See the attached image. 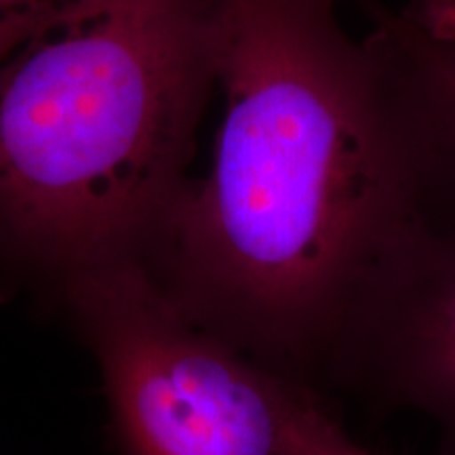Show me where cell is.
I'll list each match as a JSON object with an SVG mask.
<instances>
[{
  "label": "cell",
  "instance_id": "6da1fadb",
  "mask_svg": "<svg viewBox=\"0 0 455 455\" xmlns=\"http://www.w3.org/2000/svg\"><path fill=\"white\" fill-rule=\"evenodd\" d=\"M331 0H215L212 167L140 264L192 325L323 390L355 289L413 220L371 61Z\"/></svg>",
  "mask_w": 455,
  "mask_h": 455
},
{
  "label": "cell",
  "instance_id": "7a4b0ae2",
  "mask_svg": "<svg viewBox=\"0 0 455 455\" xmlns=\"http://www.w3.org/2000/svg\"><path fill=\"white\" fill-rule=\"evenodd\" d=\"M215 87V0H106L0 60V253L57 291L141 261Z\"/></svg>",
  "mask_w": 455,
  "mask_h": 455
},
{
  "label": "cell",
  "instance_id": "3957f363",
  "mask_svg": "<svg viewBox=\"0 0 455 455\" xmlns=\"http://www.w3.org/2000/svg\"><path fill=\"white\" fill-rule=\"evenodd\" d=\"M98 358L114 455H318L335 415L323 390L203 331L140 261L60 289Z\"/></svg>",
  "mask_w": 455,
  "mask_h": 455
},
{
  "label": "cell",
  "instance_id": "277c9868",
  "mask_svg": "<svg viewBox=\"0 0 455 455\" xmlns=\"http://www.w3.org/2000/svg\"><path fill=\"white\" fill-rule=\"evenodd\" d=\"M325 386L422 415L455 455V226L411 220L379 253L335 331Z\"/></svg>",
  "mask_w": 455,
  "mask_h": 455
},
{
  "label": "cell",
  "instance_id": "5b68a950",
  "mask_svg": "<svg viewBox=\"0 0 455 455\" xmlns=\"http://www.w3.org/2000/svg\"><path fill=\"white\" fill-rule=\"evenodd\" d=\"M361 38L405 171L413 221L455 226V34H439L407 7L367 3Z\"/></svg>",
  "mask_w": 455,
  "mask_h": 455
},
{
  "label": "cell",
  "instance_id": "8992f818",
  "mask_svg": "<svg viewBox=\"0 0 455 455\" xmlns=\"http://www.w3.org/2000/svg\"><path fill=\"white\" fill-rule=\"evenodd\" d=\"M106 0H0V60L32 38L91 13Z\"/></svg>",
  "mask_w": 455,
  "mask_h": 455
},
{
  "label": "cell",
  "instance_id": "52a82bcc",
  "mask_svg": "<svg viewBox=\"0 0 455 455\" xmlns=\"http://www.w3.org/2000/svg\"><path fill=\"white\" fill-rule=\"evenodd\" d=\"M338 4L339 0H331ZM413 13L439 34H455V0H411Z\"/></svg>",
  "mask_w": 455,
  "mask_h": 455
},
{
  "label": "cell",
  "instance_id": "ba28073f",
  "mask_svg": "<svg viewBox=\"0 0 455 455\" xmlns=\"http://www.w3.org/2000/svg\"><path fill=\"white\" fill-rule=\"evenodd\" d=\"M318 455H373V453L367 451L365 447L358 445L348 432L344 430V426H341L338 419H333L331 426H329L325 432V436H323L321 453Z\"/></svg>",
  "mask_w": 455,
  "mask_h": 455
}]
</instances>
